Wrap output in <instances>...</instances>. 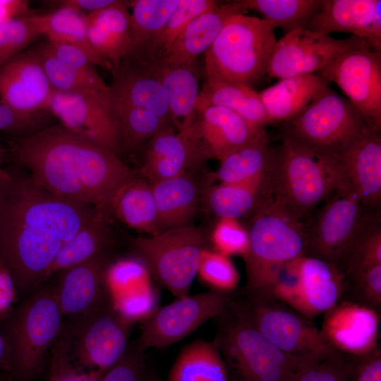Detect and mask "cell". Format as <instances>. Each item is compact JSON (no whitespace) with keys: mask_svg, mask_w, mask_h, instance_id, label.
Returning a JSON list of instances; mask_svg holds the SVG:
<instances>
[{"mask_svg":"<svg viewBox=\"0 0 381 381\" xmlns=\"http://www.w3.org/2000/svg\"><path fill=\"white\" fill-rule=\"evenodd\" d=\"M54 90L35 49L0 67V103L25 115L47 110Z\"/></svg>","mask_w":381,"mask_h":381,"instance_id":"cell-18","label":"cell"},{"mask_svg":"<svg viewBox=\"0 0 381 381\" xmlns=\"http://www.w3.org/2000/svg\"><path fill=\"white\" fill-rule=\"evenodd\" d=\"M335 83L361 112L368 126L381 130V52L363 40L318 72Z\"/></svg>","mask_w":381,"mask_h":381,"instance_id":"cell-14","label":"cell"},{"mask_svg":"<svg viewBox=\"0 0 381 381\" xmlns=\"http://www.w3.org/2000/svg\"><path fill=\"white\" fill-rule=\"evenodd\" d=\"M99 376L82 372L74 368L55 342L51 360L49 381H99Z\"/></svg>","mask_w":381,"mask_h":381,"instance_id":"cell-53","label":"cell"},{"mask_svg":"<svg viewBox=\"0 0 381 381\" xmlns=\"http://www.w3.org/2000/svg\"><path fill=\"white\" fill-rule=\"evenodd\" d=\"M231 302L247 322L285 353L303 356L332 347L319 329L272 294L237 289Z\"/></svg>","mask_w":381,"mask_h":381,"instance_id":"cell-11","label":"cell"},{"mask_svg":"<svg viewBox=\"0 0 381 381\" xmlns=\"http://www.w3.org/2000/svg\"><path fill=\"white\" fill-rule=\"evenodd\" d=\"M129 1L86 14L87 37L96 54L117 67L133 52ZM113 70V69H112Z\"/></svg>","mask_w":381,"mask_h":381,"instance_id":"cell-24","label":"cell"},{"mask_svg":"<svg viewBox=\"0 0 381 381\" xmlns=\"http://www.w3.org/2000/svg\"><path fill=\"white\" fill-rule=\"evenodd\" d=\"M365 209L351 185L335 191L311 223L306 224L305 255L337 267L367 220Z\"/></svg>","mask_w":381,"mask_h":381,"instance_id":"cell-13","label":"cell"},{"mask_svg":"<svg viewBox=\"0 0 381 381\" xmlns=\"http://www.w3.org/2000/svg\"><path fill=\"white\" fill-rule=\"evenodd\" d=\"M107 214L95 210L92 217L59 250L52 265L49 277L66 268L109 252L111 234Z\"/></svg>","mask_w":381,"mask_h":381,"instance_id":"cell-35","label":"cell"},{"mask_svg":"<svg viewBox=\"0 0 381 381\" xmlns=\"http://www.w3.org/2000/svg\"><path fill=\"white\" fill-rule=\"evenodd\" d=\"M350 185L366 208L378 205L381 199V137L373 130L341 157Z\"/></svg>","mask_w":381,"mask_h":381,"instance_id":"cell-25","label":"cell"},{"mask_svg":"<svg viewBox=\"0 0 381 381\" xmlns=\"http://www.w3.org/2000/svg\"><path fill=\"white\" fill-rule=\"evenodd\" d=\"M380 315L368 308L340 300L324 313L320 332L334 349L361 356L379 346Z\"/></svg>","mask_w":381,"mask_h":381,"instance_id":"cell-21","label":"cell"},{"mask_svg":"<svg viewBox=\"0 0 381 381\" xmlns=\"http://www.w3.org/2000/svg\"><path fill=\"white\" fill-rule=\"evenodd\" d=\"M180 0L129 1L133 52L137 57L161 31Z\"/></svg>","mask_w":381,"mask_h":381,"instance_id":"cell-40","label":"cell"},{"mask_svg":"<svg viewBox=\"0 0 381 381\" xmlns=\"http://www.w3.org/2000/svg\"><path fill=\"white\" fill-rule=\"evenodd\" d=\"M29 1L0 0V23L12 18L27 15Z\"/></svg>","mask_w":381,"mask_h":381,"instance_id":"cell-58","label":"cell"},{"mask_svg":"<svg viewBox=\"0 0 381 381\" xmlns=\"http://www.w3.org/2000/svg\"><path fill=\"white\" fill-rule=\"evenodd\" d=\"M219 4L214 0H180L161 31L141 54L135 58L149 65L164 62L175 40L188 23Z\"/></svg>","mask_w":381,"mask_h":381,"instance_id":"cell-37","label":"cell"},{"mask_svg":"<svg viewBox=\"0 0 381 381\" xmlns=\"http://www.w3.org/2000/svg\"><path fill=\"white\" fill-rule=\"evenodd\" d=\"M267 180L268 178L262 181L214 186L208 193L209 208L219 219L238 220L255 210L267 192Z\"/></svg>","mask_w":381,"mask_h":381,"instance_id":"cell-38","label":"cell"},{"mask_svg":"<svg viewBox=\"0 0 381 381\" xmlns=\"http://www.w3.org/2000/svg\"><path fill=\"white\" fill-rule=\"evenodd\" d=\"M145 353L137 341L129 344L123 356L99 381H143L145 373Z\"/></svg>","mask_w":381,"mask_h":381,"instance_id":"cell-51","label":"cell"},{"mask_svg":"<svg viewBox=\"0 0 381 381\" xmlns=\"http://www.w3.org/2000/svg\"><path fill=\"white\" fill-rule=\"evenodd\" d=\"M371 130L351 102L329 86L302 111L284 122V134L339 162L342 155Z\"/></svg>","mask_w":381,"mask_h":381,"instance_id":"cell-9","label":"cell"},{"mask_svg":"<svg viewBox=\"0 0 381 381\" xmlns=\"http://www.w3.org/2000/svg\"><path fill=\"white\" fill-rule=\"evenodd\" d=\"M117 128L121 147H136L150 140L162 130L172 124L144 109L136 107L109 108Z\"/></svg>","mask_w":381,"mask_h":381,"instance_id":"cell-41","label":"cell"},{"mask_svg":"<svg viewBox=\"0 0 381 381\" xmlns=\"http://www.w3.org/2000/svg\"><path fill=\"white\" fill-rule=\"evenodd\" d=\"M341 300L354 303L380 313L381 265L372 267L347 282L346 289Z\"/></svg>","mask_w":381,"mask_h":381,"instance_id":"cell-49","label":"cell"},{"mask_svg":"<svg viewBox=\"0 0 381 381\" xmlns=\"http://www.w3.org/2000/svg\"><path fill=\"white\" fill-rule=\"evenodd\" d=\"M41 36L31 16L12 18L0 23V67L23 52Z\"/></svg>","mask_w":381,"mask_h":381,"instance_id":"cell-47","label":"cell"},{"mask_svg":"<svg viewBox=\"0 0 381 381\" xmlns=\"http://www.w3.org/2000/svg\"><path fill=\"white\" fill-rule=\"evenodd\" d=\"M355 360L332 347L306 355L293 381H350Z\"/></svg>","mask_w":381,"mask_h":381,"instance_id":"cell-43","label":"cell"},{"mask_svg":"<svg viewBox=\"0 0 381 381\" xmlns=\"http://www.w3.org/2000/svg\"><path fill=\"white\" fill-rule=\"evenodd\" d=\"M111 262L107 252L58 272L57 283L52 287L64 318L111 303L105 279Z\"/></svg>","mask_w":381,"mask_h":381,"instance_id":"cell-20","label":"cell"},{"mask_svg":"<svg viewBox=\"0 0 381 381\" xmlns=\"http://www.w3.org/2000/svg\"><path fill=\"white\" fill-rule=\"evenodd\" d=\"M105 279L111 298L151 283L147 268L135 258L111 262L107 268Z\"/></svg>","mask_w":381,"mask_h":381,"instance_id":"cell-48","label":"cell"},{"mask_svg":"<svg viewBox=\"0 0 381 381\" xmlns=\"http://www.w3.org/2000/svg\"><path fill=\"white\" fill-rule=\"evenodd\" d=\"M197 275L210 290L224 294L236 290L240 281L239 272L230 258L207 248L201 254Z\"/></svg>","mask_w":381,"mask_h":381,"instance_id":"cell-45","label":"cell"},{"mask_svg":"<svg viewBox=\"0 0 381 381\" xmlns=\"http://www.w3.org/2000/svg\"><path fill=\"white\" fill-rule=\"evenodd\" d=\"M243 12L239 1H234L220 4L195 17L178 36L163 63L176 66H195L198 56L210 48L225 23L231 16Z\"/></svg>","mask_w":381,"mask_h":381,"instance_id":"cell-26","label":"cell"},{"mask_svg":"<svg viewBox=\"0 0 381 381\" xmlns=\"http://www.w3.org/2000/svg\"><path fill=\"white\" fill-rule=\"evenodd\" d=\"M346 278L334 265L304 255L280 272L271 294L306 318L324 314L341 298Z\"/></svg>","mask_w":381,"mask_h":381,"instance_id":"cell-12","label":"cell"},{"mask_svg":"<svg viewBox=\"0 0 381 381\" xmlns=\"http://www.w3.org/2000/svg\"><path fill=\"white\" fill-rule=\"evenodd\" d=\"M143 381H160L155 375H144Z\"/></svg>","mask_w":381,"mask_h":381,"instance_id":"cell-62","label":"cell"},{"mask_svg":"<svg viewBox=\"0 0 381 381\" xmlns=\"http://www.w3.org/2000/svg\"><path fill=\"white\" fill-rule=\"evenodd\" d=\"M322 0H239L243 11H255L272 28L286 34L306 29L319 11Z\"/></svg>","mask_w":381,"mask_h":381,"instance_id":"cell-39","label":"cell"},{"mask_svg":"<svg viewBox=\"0 0 381 381\" xmlns=\"http://www.w3.org/2000/svg\"><path fill=\"white\" fill-rule=\"evenodd\" d=\"M267 184L271 195L302 220L335 191L350 185L341 162L284 133L274 151Z\"/></svg>","mask_w":381,"mask_h":381,"instance_id":"cell-3","label":"cell"},{"mask_svg":"<svg viewBox=\"0 0 381 381\" xmlns=\"http://www.w3.org/2000/svg\"><path fill=\"white\" fill-rule=\"evenodd\" d=\"M131 248L134 258L145 266L150 277L179 298L189 295L207 247L202 231L189 225L135 238Z\"/></svg>","mask_w":381,"mask_h":381,"instance_id":"cell-10","label":"cell"},{"mask_svg":"<svg viewBox=\"0 0 381 381\" xmlns=\"http://www.w3.org/2000/svg\"><path fill=\"white\" fill-rule=\"evenodd\" d=\"M107 92L54 91L47 111L70 131L117 154L121 145L109 112Z\"/></svg>","mask_w":381,"mask_h":381,"instance_id":"cell-17","label":"cell"},{"mask_svg":"<svg viewBox=\"0 0 381 381\" xmlns=\"http://www.w3.org/2000/svg\"><path fill=\"white\" fill-rule=\"evenodd\" d=\"M0 381H14V378L10 372L0 371Z\"/></svg>","mask_w":381,"mask_h":381,"instance_id":"cell-61","label":"cell"},{"mask_svg":"<svg viewBox=\"0 0 381 381\" xmlns=\"http://www.w3.org/2000/svg\"><path fill=\"white\" fill-rule=\"evenodd\" d=\"M274 30L262 18L231 16L205 53L206 78L251 87L267 73L277 42Z\"/></svg>","mask_w":381,"mask_h":381,"instance_id":"cell-7","label":"cell"},{"mask_svg":"<svg viewBox=\"0 0 381 381\" xmlns=\"http://www.w3.org/2000/svg\"><path fill=\"white\" fill-rule=\"evenodd\" d=\"M205 160L186 131L166 128L150 141L140 174L153 183L187 173Z\"/></svg>","mask_w":381,"mask_h":381,"instance_id":"cell-23","label":"cell"},{"mask_svg":"<svg viewBox=\"0 0 381 381\" xmlns=\"http://www.w3.org/2000/svg\"><path fill=\"white\" fill-rule=\"evenodd\" d=\"M42 122L40 114H22L0 103V131L32 133L39 130Z\"/></svg>","mask_w":381,"mask_h":381,"instance_id":"cell-54","label":"cell"},{"mask_svg":"<svg viewBox=\"0 0 381 381\" xmlns=\"http://www.w3.org/2000/svg\"><path fill=\"white\" fill-rule=\"evenodd\" d=\"M212 342L225 363L228 381H293L302 358L282 351L254 329L231 302L212 319Z\"/></svg>","mask_w":381,"mask_h":381,"instance_id":"cell-5","label":"cell"},{"mask_svg":"<svg viewBox=\"0 0 381 381\" xmlns=\"http://www.w3.org/2000/svg\"><path fill=\"white\" fill-rule=\"evenodd\" d=\"M263 128H254L230 109L210 106L198 111L195 122L185 131L205 159L220 161L250 143Z\"/></svg>","mask_w":381,"mask_h":381,"instance_id":"cell-22","label":"cell"},{"mask_svg":"<svg viewBox=\"0 0 381 381\" xmlns=\"http://www.w3.org/2000/svg\"><path fill=\"white\" fill-rule=\"evenodd\" d=\"M167 94L171 121L178 132L190 127L197 117L199 97L195 66L151 65Z\"/></svg>","mask_w":381,"mask_h":381,"instance_id":"cell-28","label":"cell"},{"mask_svg":"<svg viewBox=\"0 0 381 381\" xmlns=\"http://www.w3.org/2000/svg\"><path fill=\"white\" fill-rule=\"evenodd\" d=\"M111 212L128 227L147 236L162 231L152 186L139 175L119 193Z\"/></svg>","mask_w":381,"mask_h":381,"instance_id":"cell-33","label":"cell"},{"mask_svg":"<svg viewBox=\"0 0 381 381\" xmlns=\"http://www.w3.org/2000/svg\"><path fill=\"white\" fill-rule=\"evenodd\" d=\"M367 224L366 220L338 264L346 283L372 267L381 265L380 228Z\"/></svg>","mask_w":381,"mask_h":381,"instance_id":"cell-44","label":"cell"},{"mask_svg":"<svg viewBox=\"0 0 381 381\" xmlns=\"http://www.w3.org/2000/svg\"><path fill=\"white\" fill-rule=\"evenodd\" d=\"M18 296V290L11 273L0 262V319L6 318L15 308Z\"/></svg>","mask_w":381,"mask_h":381,"instance_id":"cell-56","label":"cell"},{"mask_svg":"<svg viewBox=\"0 0 381 381\" xmlns=\"http://www.w3.org/2000/svg\"><path fill=\"white\" fill-rule=\"evenodd\" d=\"M6 169H4L1 166V154L0 150V178L5 175Z\"/></svg>","mask_w":381,"mask_h":381,"instance_id":"cell-63","label":"cell"},{"mask_svg":"<svg viewBox=\"0 0 381 381\" xmlns=\"http://www.w3.org/2000/svg\"><path fill=\"white\" fill-rule=\"evenodd\" d=\"M34 49L54 91L80 93L108 91L109 86L102 78L87 77L62 62L52 53L47 42Z\"/></svg>","mask_w":381,"mask_h":381,"instance_id":"cell-42","label":"cell"},{"mask_svg":"<svg viewBox=\"0 0 381 381\" xmlns=\"http://www.w3.org/2000/svg\"><path fill=\"white\" fill-rule=\"evenodd\" d=\"M210 106L230 109L257 129L271 123L259 92L252 87L218 78H206L197 102L198 111Z\"/></svg>","mask_w":381,"mask_h":381,"instance_id":"cell-29","label":"cell"},{"mask_svg":"<svg viewBox=\"0 0 381 381\" xmlns=\"http://www.w3.org/2000/svg\"><path fill=\"white\" fill-rule=\"evenodd\" d=\"M243 259L246 291L270 294L282 267L306 250V223L267 191L253 212Z\"/></svg>","mask_w":381,"mask_h":381,"instance_id":"cell-4","label":"cell"},{"mask_svg":"<svg viewBox=\"0 0 381 381\" xmlns=\"http://www.w3.org/2000/svg\"><path fill=\"white\" fill-rule=\"evenodd\" d=\"M167 381H228L222 357L212 341L195 340L175 359Z\"/></svg>","mask_w":381,"mask_h":381,"instance_id":"cell-36","label":"cell"},{"mask_svg":"<svg viewBox=\"0 0 381 381\" xmlns=\"http://www.w3.org/2000/svg\"><path fill=\"white\" fill-rule=\"evenodd\" d=\"M10 145L14 162L40 187L107 215L121 190L139 175L114 151L61 123L30 133Z\"/></svg>","mask_w":381,"mask_h":381,"instance_id":"cell-2","label":"cell"},{"mask_svg":"<svg viewBox=\"0 0 381 381\" xmlns=\"http://www.w3.org/2000/svg\"><path fill=\"white\" fill-rule=\"evenodd\" d=\"M274 157L265 128L248 144L220 160L215 178L220 183L262 181L268 178Z\"/></svg>","mask_w":381,"mask_h":381,"instance_id":"cell-31","label":"cell"},{"mask_svg":"<svg viewBox=\"0 0 381 381\" xmlns=\"http://www.w3.org/2000/svg\"><path fill=\"white\" fill-rule=\"evenodd\" d=\"M119 0H63L54 1L59 7H68L88 14L117 4Z\"/></svg>","mask_w":381,"mask_h":381,"instance_id":"cell-57","label":"cell"},{"mask_svg":"<svg viewBox=\"0 0 381 381\" xmlns=\"http://www.w3.org/2000/svg\"><path fill=\"white\" fill-rule=\"evenodd\" d=\"M95 211L51 193L30 174L6 170L0 178V262L18 295L42 286L62 245Z\"/></svg>","mask_w":381,"mask_h":381,"instance_id":"cell-1","label":"cell"},{"mask_svg":"<svg viewBox=\"0 0 381 381\" xmlns=\"http://www.w3.org/2000/svg\"><path fill=\"white\" fill-rule=\"evenodd\" d=\"M363 39H335L307 29L293 30L277 40L267 73L279 79L319 72Z\"/></svg>","mask_w":381,"mask_h":381,"instance_id":"cell-16","label":"cell"},{"mask_svg":"<svg viewBox=\"0 0 381 381\" xmlns=\"http://www.w3.org/2000/svg\"><path fill=\"white\" fill-rule=\"evenodd\" d=\"M329 83L317 74H304L281 79L259 92L271 123L286 122L302 111Z\"/></svg>","mask_w":381,"mask_h":381,"instance_id":"cell-27","label":"cell"},{"mask_svg":"<svg viewBox=\"0 0 381 381\" xmlns=\"http://www.w3.org/2000/svg\"><path fill=\"white\" fill-rule=\"evenodd\" d=\"M231 294L210 289L159 306L139 323L138 346L145 351L150 348H166L181 341L222 312Z\"/></svg>","mask_w":381,"mask_h":381,"instance_id":"cell-15","label":"cell"},{"mask_svg":"<svg viewBox=\"0 0 381 381\" xmlns=\"http://www.w3.org/2000/svg\"><path fill=\"white\" fill-rule=\"evenodd\" d=\"M47 43L52 53L62 62L87 77L94 79L102 78L89 56L80 49L57 42L47 41Z\"/></svg>","mask_w":381,"mask_h":381,"instance_id":"cell-52","label":"cell"},{"mask_svg":"<svg viewBox=\"0 0 381 381\" xmlns=\"http://www.w3.org/2000/svg\"><path fill=\"white\" fill-rule=\"evenodd\" d=\"M211 242L214 250L230 257L240 255L243 259L248 253L250 237L238 219L219 218L214 226Z\"/></svg>","mask_w":381,"mask_h":381,"instance_id":"cell-50","label":"cell"},{"mask_svg":"<svg viewBox=\"0 0 381 381\" xmlns=\"http://www.w3.org/2000/svg\"><path fill=\"white\" fill-rule=\"evenodd\" d=\"M150 184L162 231L192 225L198 188L190 174L184 173Z\"/></svg>","mask_w":381,"mask_h":381,"instance_id":"cell-30","label":"cell"},{"mask_svg":"<svg viewBox=\"0 0 381 381\" xmlns=\"http://www.w3.org/2000/svg\"><path fill=\"white\" fill-rule=\"evenodd\" d=\"M378 0H322L306 29L324 35L345 32L365 40Z\"/></svg>","mask_w":381,"mask_h":381,"instance_id":"cell-32","label":"cell"},{"mask_svg":"<svg viewBox=\"0 0 381 381\" xmlns=\"http://www.w3.org/2000/svg\"><path fill=\"white\" fill-rule=\"evenodd\" d=\"M64 316L52 286H41L4 319L15 379L26 381L40 369L48 350L53 347Z\"/></svg>","mask_w":381,"mask_h":381,"instance_id":"cell-8","label":"cell"},{"mask_svg":"<svg viewBox=\"0 0 381 381\" xmlns=\"http://www.w3.org/2000/svg\"><path fill=\"white\" fill-rule=\"evenodd\" d=\"M159 291L151 283L131 289L111 298L114 310L124 319L140 323L159 307Z\"/></svg>","mask_w":381,"mask_h":381,"instance_id":"cell-46","label":"cell"},{"mask_svg":"<svg viewBox=\"0 0 381 381\" xmlns=\"http://www.w3.org/2000/svg\"><path fill=\"white\" fill-rule=\"evenodd\" d=\"M31 16L40 35L47 37V41L75 46L85 52L95 66L111 72L112 66L99 58L89 42L85 13L59 7L52 12Z\"/></svg>","mask_w":381,"mask_h":381,"instance_id":"cell-34","label":"cell"},{"mask_svg":"<svg viewBox=\"0 0 381 381\" xmlns=\"http://www.w3.org/2000/svg\"><path fill=\"white\" fill-rule=\"evenodd\" d=\"M0 371L11 373V354L7 340L0 329Z\"/></svg>","mask_w":381,"mask_h":381,"instance_id":"cell-60","label":"cell"},{"mask_svg":"<svg viewBox=\"0 0 381 381\" xmlns=\"http://www.w3.org/2000/svg\"><path fill=\"white\" fill-rule=\"evenodd\" d=\"M350 381H381L380 346L369 353L356 356Z\"/></svg>","mask_w":381,"mask_h":381,"instance_id":"cell-55","label":"cell"},{"mask_svg":"<svg viewBox=\"0 0 381 381\" xmlns=\"http://www.w3.org/2000/svg\"><path fill=\"white\" fill-rule=\"evenodd\" d=\"M111 73L109 108L144 109L172 124L166 92L151 65L126 58Z\"/></svg>","mask_w":381,"mask_h":381,"instance_id":"cell-19","label":"cell"},{"mask_svg":"<svg viewBox=\"0 0 381 381\" xmlns=\"http://www.w3.org/2000/svg\"><path fill=\"white\" fill-rule=\"evenodd\" d=\"M365 40L375 50L381 52V1L378 0L373 18L368 25Z\"/></svg>","mask_w":381,"mask_h":381,"instance_id":"cell-59","label":"cell"},{"mask_svg":"<svg viewBox=\"0 0 381 381\" xmlns=\"http://www.w3.org/2000/svg\"><path fill=\"white\" fill-rule=\"evenodd\" d=\"M66 318L55 342L74 368L99 377L123 356L135 325L111 303Z\"/></svg>","mask_w":381,"mask_h":381,"instance_id":"cell-6","label":"cell"}]
</instances>
